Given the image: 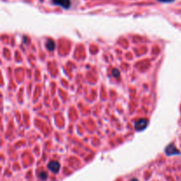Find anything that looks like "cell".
<instances>
[{
  "label": "cell",
  "mask_w": 181,
  "mask_h": 181,
  "mask_svg": "<svg viewBox=\"0 0 181 181\" xmlns=\"http://www.w3.org/2000/svg\"><path fill=\"white\" fill-rule=\"evenodd\" d=\"M148 125V120L146 119H141L137 120L134 123V127L137 131H142L144 130Z\"/></svg>",
  "instance_id": "cell-1"
},
{
  "label": "cell",
  "mask_w": 181,
  "mask_h": 181,
  "mask_svg": "<svg viewBox=\"0 0 181 181\" xmlns=\"http://www.w3.org/2000/svg\"><path fill=\"white\" fill-rule=\"evenodd\" d=\"M48 168H49V171H52L53 173H57L60 170V164L57 161H51L48 164Z\"/></svg>",
  "instance_id": "cell-2"
},
{
  "label": "cell",
  "mask_w": 181,
  "mask_h": 181,
  "mask_svg": "<svg viewBox=\"0 0 181 181\" xmlns=\"http://www.w3.org/2000/svg\"><path fill=\"white\" fill-rule=\"evenodd\" d=\"M52 3L57 6L64 7L65 9H68L71 6L70 0H52Z\"/></svg>",
  "instance_id": "cell-3"
},
{
  "label": "cell",
  "mask_w": 181,
  "mask_h": 181,
  "mask_svg": "<svg viewBox=\"0 0 181 181\" xmlns=\"http://www.w3.org/2000/svg\"><path fill=\"white\" fill-rule=\"evenodd\" d=\"M165 153L167 154L168 155H179V151L176 148V147L173 144H171L165 148Z\"/></svg>",
  "instance_id": "cell-4"
},
{
  "label": "cell",
  "mask_w": 181,
  "mask_h": 181,
  "mask_svg": "<svg viewBox=\"0 0 181 181\" xmlns=\"http://www.w3.org/2000/svg\"><path fill=\"white\" fill-rule=\"evenodd\" d=\"M46 48L49 49V50H53L54 48H55V43L53 41L51 40H48L47 42H46Z\"/></svg>",
  "instance_id": "cell-5"
},
{
  "label": "cell",
  "mask_w": 181,
  "mask_h": 181,
  "mask_svg": "<svg viewBox=\"0 0 181 181\" xmlns=\"http://www.w3.org/2000/svg\"><path fill=\"white\" fill-rule=\"evenodd\" d=\"M47 177H48V174H47V172H45V171H41V172L39 173V178H40L41 179L45 180V179H47Z\"/></svg>",
  "instance_id": "cell-6"
},
{
  "label": "cell",
  "mask_w": 181,
  "mask_h": 181,
  "mask_svg": "<svg viewBox=\"0 0 181 181\" xmlns=\"http://www.w3.org/2000/svg\"><path fill=\"white\" fill-rule=\"evenodd\" d=\"M112 74H113V76L114 77H118L119 75V71L117 69H114L113 70V72H112Z\"/></svg>",
  "instance_id": "cell-7"
},
{
  "label": "cell",
  "mask_w": 181,
  "mask_h": 181,
  "mask_svg": "<svg viewBox=\"0 0 181 181\" xmlns=\"http://www.w3.org/2000/svg\"><path fill=\"white\" fill-rule=\"evenodd\" d=\"M160 2H163V3H169V2H173L174 0H158Z\"/></svg>",
  "instance_id": "cell-8"
},
{
  "label": "cell",
  "mask_w": 181,
  "mask_h": 181,
  "mask_svg": "<svg viewBox=\"0 0 181 181\" xmlns=\"http://www.w3.org/2000/svg\"><path fill=\"white\" fill-rule=\"evenodd\" d=\"M131 181H139V180H138L137 179H132Z\"/></svg>",
  "instance_id": "cell-9"
}]
</instances>
